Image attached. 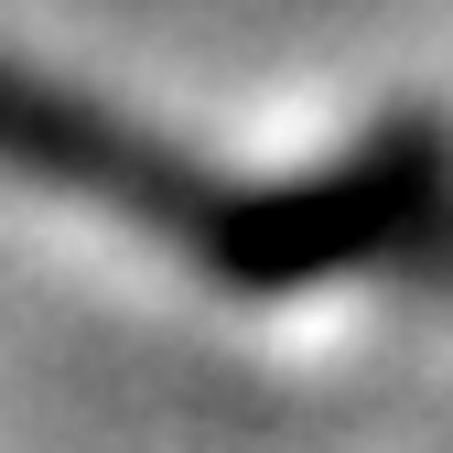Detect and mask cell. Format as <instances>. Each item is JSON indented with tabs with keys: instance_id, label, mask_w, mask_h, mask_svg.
I'll return each instance as SVG.
<instances>
[{
	"instance_id": "6da1fadb",
	"label": "cell",
	"mask_w": 453,
	"mask_h": 453,
	"mask_svg": "<svg viewBox=\"0 0 453 453\" xmlns=\"http://www.w3.org/2000/svg\"><path fill=\"white\" fill-rule=\"evenodd\" d=\"M442 226H453V130L432 108H400L303 184H216L184 259L238 303H280V292H313V280L411 259Z\"/></svg>"
},
{
	"instance_id": "7a4b0ae2",
	"label": "cell",
	"mask_w": 453,
	"mask_h": 453,
	"mask_svg": "<svg viewBox=\"0 0 453 453\" xmlns=\"http://www.w3.org/2000/svg\"><path fill=\"white\" fill-rule=\"evenodd\" d=\"M0 173L12 184H43V195H87L119 226H151L162 249H184L205 205H216V173L184 162L162 130H141L130 108H108L65 76H33L0 54Z\"/></svg>"
}]
</instances>
